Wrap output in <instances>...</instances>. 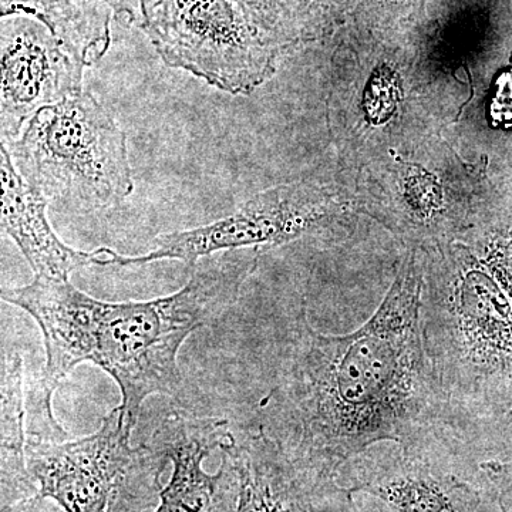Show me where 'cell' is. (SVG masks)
<instances>
[{"label": "cell", "instance_id": "2", "mask_svg": "<svg viewBox=\"0 0 512 512\" xmlns=\"http://www.w3.org/2000/svg\"><path fill=\"white\" fill-rule=\"evenodd\" d=\"M245 249L207 256L194 266L180 291L147 302H103L69 281L42 278L2 291L39 323L45 336V377L32 392L52 399L73 367L92 362L119 384L121 409L136 426L151 394L177 396L181 390L178 350L185 339L234 302L255 259Z\"/></svg>", "mask_w": 512, "mask_h": 512}, {"label": "cell", "instance_id": "19", "mask_svg": "<svg viewBox=\"0 0 512 512\" xmlns=\"http://www.w3.org/2000/svg\"><path fill=\"white\" fill-rule=\"evenodd\" d=\"M305 512H352L349 507H338V505H330V507L315 508L312 505H305Z\"/></svg>", "mask_w": 512, "mask_h": 512}, {"label": "cell", "instance_id": "9", "mask_svg": "<svg viewBox=\"0 0 512 512\" xmlns=\"http://www.w3.org/2000/svg\"><path fill=\"white\" fill-rule=\"evenodd\" d=\"M2 228L18 244L36 276L69 281L77 269L111 265V249L82 252L57 237L47 220L49 201L20 175L2 141Z\"/></svg>", "mask_w": 512, "mask_h": 512}, {"label": "cell", "instance_id": "18", "mask_svg": "<svg viewBox=\"0 0 512 512\" xmlns=\"http://www.w3.org/2000/svg\"><path fill=\"white\" fill-rule=\"evenodd\" d=\"M360 3L367 6H377V8H409V6H419L423 0H359Z\"/></svg>", "mask_w": 512, "mask_h": 512}, {"label": "cell", "instance_id": "13", "mask_svg": "<svg viewBox=\"0 0 512 512\" xmlns=\"http://www.w3.org/2000/svg\"><path fill=\"white\" fill-rule=\"evenodd\" d=\"M2 478L3 501L29 487V470L25 467L26 440L23 421V363L16 353L2 359Z\"/></svg>", "mask_w": 512, "mask_h": 512}, {"label": "cell", "instance_id": "3", "mask_svg": "<svg viewBox=\"0 0 512 512\" xmlns=\"http://www.w3.org/2000/svg\"><path fill=\"white\" fill-rule=\"evenodd\" d=\"M8 150L16 170L49 202L106 208L134 190L123 130L83 90L37 111Z\"/></svg>", "mask_w": 512, "mask_h": 512}, {"label": "cell", "instance_id": "7", "mask_svg": "<svg viewBox=\"0 0 512 512\" xmlns=\"http://www.w3.org/2000/svg\"><path fill=\"white\" fill-rule=\"evenodd\" d=\"M0 131L20 136L33 116L82 92L84 64L42 20L25 13L2 16L0 25Z\"/></svg>", "mask_w": 512, "mask_h": 512}, {"label": "cell", "instance_id": "17", "mask_svg": "<svg viewBox=\"0 0 512 512\" xmlns=\"http://www.w3.org/2000/svg\"><path fill=\"white\" fill-rule=\"evenodd\" d=\"M13 2V0H0V3ZM113 10L114 18L121 25L130 26L141 18L140 0H97Z\"/></svg>", "mask_w": 512, "mask_h": 512}, {"label": "cell", "instance_id": "15", "mask_svg": "<svg viewBox=\"0 0 512 512\" xmlns=\"http://www.w3.org/2000/svg\"><path fill=\"white\" fill-rule=\"evenodd\" d=\"M491 116L497 126H512V70L501 74L495 82Z\"/></svg>", "mask_w": 512, "mask_h": 512}, {"label": "cell", "instance_id": "11", "mask_svg": "<svg viewBox=\"0 0 512 512\" xmlns=\"http://www.w3.org/2000/svg\"><path fill=\"white\" fill-rule=\"evenodd\" d=\"M235 468L238 501L234 512H305L279 483V470L271 460L272 443L264 433L238 443L231 433L221 444Z\"/></svg>", "mask_w": 512, "mask_h": 512}, {"label": "cell", "instance_id": "10", "mask_svg": "<svg viewBox=\"0 0 512 512\" xmlns=\"http://www.w3.org/2000/svg\"><path fill=\"white\" fill-rule=\"evenodd\" d=\"M352 491L375 495L393 512H477L480 504L468 485L407 458L369 471Z\"/></svg>", "mask_w": 512, "mask_h": 512}, {"label": "cell", "instance_id": "12", "mask_svg": "<svg viewBox=\"0 0 512 512\" xmlns=\"http://www.w3.org/2000/svg\"><path fill=\"white\" fill-rule=\"evenodd\" d=\"M274 49L305 42L329 28L342 0H234Z\"/></svg>", "mask_w": 512, "mask_h": 512}, {"label": "cell", "instance_id": "8", "mask_svg": "<svg viewBox=\"0 0 512 512\" xmlns=\"http://www.w3.org/2000/svg\"><path fill=\"white\" fill-rule=\"evenodd\" d=\"M227 421L188 419L171 414L153 434V447L173 461L170 483L161 491L156 512H224L231 461L211 476L202 468L205 457L228 436Z\"/></svg>", "mask_w": 512, "mask_h": 512}, {"label": "cell", "instance_id": "1", "mask_svg": "<svg viewBox=\"0 0 512 512\" xmlns=\"http://www.w3.org/2000/svg\"><path fill=\"white\" fill-rule=\"evenodd\" d=\"M420 291L412 255L382 308L353 335H320L303 313L278 386L266 397L262 433L319 477L376 441L414 436L440 402L423 348Z\"/></svg>", "mask_w": 512, "mask_h": 512}, {"label": "cell", "instance_id": "6", "mask_svg": "<svg viewBox=\"0 0 512 512\" xmlns=\"http://www.w3.org/2000/svg\"><path fill=\"white\" fill-rule=\"evenodd\" d=\"M328 197L305 184L265 191L228 217L202 227L158 237L147 254L124 256L113 251L111 265H144L178 259L191 268L207 256L259 245L282 244L322 227L328 218Z\"/></svg>", "mask_w": 512, "mask_h": 512}, {"label": "cell", "instance_id": "4", "mask_svg": "<svg viewBox=\"0 0 512 512\" xmlns=\"http://www.w3.org/2000/svg\"><path fill=\"white\" fill-rule=\"evenodd\" d=\"M140 9L164 63L221 92H252L274 72L276 50L234 0H140Z\"/></svg>", "mask_w": 512, "mask_h": 512}, {"label": "cell", "instance_id": "14", "mask_svg": "<svg viewBox=\"0 0 512 512\" xmlns=\"http://www.w3.org/2000/svg\"><path fill=\"white\" fill-rule=\"evenodd\" d=\"M396 90V77L392 70L386 66L376 70L366 94V111L370 121L379 124L389 119L396 107Z\"/></svg>", "mask_w": 512, "mask_h": 512}, {"label": "cell", "instance_id": "5", "mask_svg": "<svg viewBox=\"0 0 512 512\" xmlns=\"http://www.w3.org/2000/svg\"><path fill=\"white\" fill-rule=\"evenodd\" d=\"M134 424L121 407L111 410L93 436L74 441L30 437L26 463L39 498L66 512H113L131 477L153 463L156 451L131 447Z\"/></svg>", "mask_w": 512, "mask_h": 512}, {"label": "cell", "instance_id": "16", "mask_svg": "<svg viewBox=\"0 0 512 512\" xmlns=\"http://www.w3.org/2000/svg\"><path fill=\"white\" fill-rule=\"evenodd\" d=\"M484 468L497 487L501 512H512V461L507 464L491 463Z\"/></svg>", "mask_w": 512, "mask_h": 512}]
</instances>
